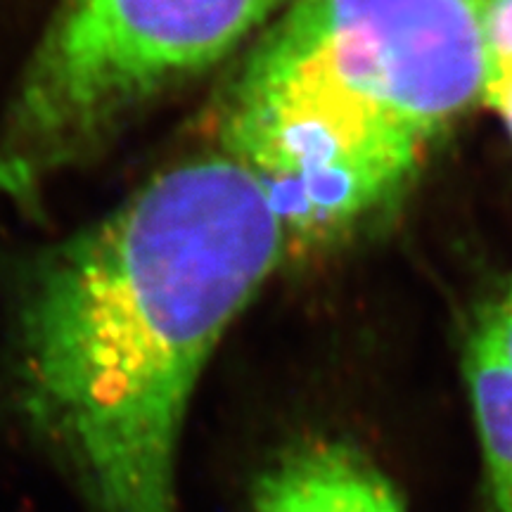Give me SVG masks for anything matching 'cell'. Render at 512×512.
Segmentation results:
<instances>
[{
    "mask_svg": "<svg viewBox=\"0 0 512 512\" xmlns=\"http://www.w3.org/2000/svg\"><path fill=\"white\" fill-rule=\"evenodd\" d=\"M484 98L489 100V105H494L501 112V117L505 119V124H508L512 133V69L491 74L486 79Z\"/></svg>",
    "mask_w": 512,
    "mask_h": 512,
    "instance_id": "9",
    "label": "cell"
},
{
    "mask_svg": "<svg viewBox=\"0 0 512 512\" xmlns=\"http://www.w3.org/2000/svg\"><path fill=\"white\" fill-rule=\"evenodd\" d=\"M489 76L512 69V0H479Z\"/></svg>",
    "mask_w": 512,
    "mask_h": 512,
    "instance_id": "7",
    "label": "cell"
},
{
    "mask_svg": "<svg viewBox=\"0 0 512 512\" xmlns=\"http://www.w3.org/2000/svg\"><path fill=\"white\" fill-rule=\"evenodd\" d=\"M283 0H64L0 121V192L74 169L157 95L233 53Z\"/></svg>",
    "mask_w": 512,
    "mask_h": 512,
    "instance_id": "3",
    "label": "cell"
},
{
    "mask_svg": "<svg viewBox=\"0 0 512 512\" xmlns=\"http://www.w3.org/2000/svg\"><path fill=\"white\" fill-rule=\"evenodd\" d=\"M347 456L349 446L335 441H304L287 448L256 479L252 512H347Z\"/></svg>",
    "mask_w": 512,
    "mask_h": 512,
    "instance_id": "5",
    "label": "cell"
},
{
    "mask_svg": "<svg viewBox=\"0 0 512 512\" xmlns=\"http://www.w3.org/2000/svg\"><path fill=\"white\" fill-rule=\"evenodd\" d=\"M344 510L347 512H406L382 472L361 453L349 448L344 472Z\"/></svg>",
    "mask_w": 512,
    "mask_h": 512,
    "instance_id": "6",
    "label": "cell"
},
{
    "mask_svg": "<svg viewBox=\"0 0 512 512\" xmlns=\"http://www.w3.org/2000/svg\"><path fill=\"white\" fill-rule=\"evenodd\" d=\"M285 245L264 188L221 152L164 171L38 261L15 399L88 512H178L192 394Z\"/></svg>",
    "mask_w": 512,
    "mask_h": 512,
    "instance_id": "1",
    "label": "cell"
},
{
    "mask_svg": "<svg viewBox=\"0 0 512 512\" xmlns=\"http://www.w3.org/2000/svg\"><path fill=\"white\" fill-rule=\"evenodd\" d=\"M465 373L489 479V512H512V368L484 323L467 349Z\"/></svg>",
    "mask_w": 512,
    "mask_h": 512,
    "instance_id": "4",
    "label": "cell"
},
{
    "mask_svg": "<svg viewBox=\"0 0 512 512\" xmlns=\"http://www.w3.org/2000/svg\"><path fill=\"white\" fill-rule=\"evenodd\" d=\"M484 325L486 330L491 332V337L496 339L498 349H501L503 358L512 368V290L508 297L491 311V316L484 320Z\"/></svg>",
    "mask_w": 512,
    "mask_h": 512,
    "instance_id": "8",
    "label": "cell"
},
{
    "mask_svg": "<svg viewBox=\"0 0 512 512\" xmlns=\"http://www.w3.org/2000/svg\"><path fill=\"white\" fill-rule=\"evenodd\" d=\"M486 79L479 0H297L230 86L223 155L320 245L392 207Z\"/></svg>",
    "mask_w": 512,
    "mask_h": 512,
    "instance_id": "2",
    "label": "cell"
}]
</instances>
